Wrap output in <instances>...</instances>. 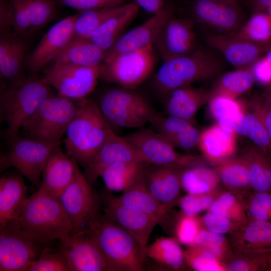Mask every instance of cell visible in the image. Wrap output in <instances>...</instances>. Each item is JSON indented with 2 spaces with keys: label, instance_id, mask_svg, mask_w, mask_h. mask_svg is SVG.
I'll list each match as a JSON object with an SVG mask.
<instances>
[{
  "label": "cell",
  "instance_id": "cell-1",
  "mask_svg": "<svg viewBox=\"0 0 271 271\" xmlns=\"http://www.w3.org/2000/svg\"><path fill=\"white\" fill-rule=\"evenodd\" d=\"M65 134L67 155L85 168L115 132L101 113L97 101L86 98Z\"/></svg>",
  "mask_w": 271,
  "mask_h": 271
},
{
  "label": "cell",
  "instance_id": "cell-2",
  "mask_svg": "<svg viewBox=\"0 0 271 271\" xmlns=\"http://www.w3.org/2000/svg\"><path fill=\"white\" fill-rule=\"evenodd\" d=\"M223 68V63L215 52L199 47L189 54L163 61L152 85L157 95L163 98L175 89L213 78Z\"/></svg>",
  "mask_w": 271,
  "mask_h": 271
},
{
  "label": "cell",
  "instance_id": "cell-3",
  "mask_svg": "<svg viewBox=\"0 0 271 271\" xmlns=\"http://www.w3.org/2000/svg\"><path fill=\"white\" fill-rule=\"evenodd\" d=\"M88 229L95 238L109 271H144L147 257L137 240L99 212Z\"/></svg>",
  "mask_w": 271,
  "mask_h": 271
},
{
  "label": "cell",
  "instance_id": "cell-4",
  "mask_svg": "<svg viewBox=\"0 0 271 271\" xmlns=\"http://www.w3.org/2000/svg\"><path fill=\"white\" fill-rule=\"evenodd\" d=\"M13 221L46 243L67 238L72 232L71 221L59 198L39 190L28 198L20 214Z\"/></svg>",
  "mask_w": 271,
  "mask_h": 271
},
{
  "label": "cell",
  "instance_id": "cell-5",
  "mask_svg": "<svg viewBox=\"0 0 271 271\" xmlns=\"http://www.w3.org/2000/svg\"><path fill=\"white\" fill-rule=\"evenodd\" d=\"M44 78L30 77L3 89L0 96L1 119L7 124L5 136L11 143L19 136L24 123L39 106L53 94Z\"/></svg>",
  "mask_w": 271,
  "mask_h": 271
},
{
  "label": "cell",
  "instance_id": "cell-6",
  "mask_svg": "<svg viewBox=\"0 0 271 271\" xmlns=\"http://www.w3.org/2000/svg\"><path fill=\"white\" fill-rule=\"evenodd\" d=\"M83 99L51 95L24 123L20 130L22 138L51 143H61Z\"/></svg>",
  "mask_w": 271,
  "mask_h": 271
},
{
  "label": "cell",
  "instance_id": "cell-7",
  "mask_svg": "<svg viewBox=\"0 0 271 271\" xmlns=\"http://www.w3.org/2000/svg\"><path fill=\"white\" fill-rule=\"evenodd\" d=\"M96 101L114 131L118 128H143L156 112L142 94L120 86L107 89Z\"/></svg>",
  "mask_w": 271,
  "mask_h": 271
},
{
  "label": "cell",
  "instance_id": "cell-8",
  "mask_svg": "<svg viewBox=\"0 0 271 271\" xmlns=\"http://www.w3.org/2000/svg\"><path fill=\"white\" fill-rule=\"evenodd\" d=\"M153 46L123 53L102 63L100 78L118 86L135 89L153 71L155 63Z\"/></svg>",
  "mask_w": 271,
  "mask_h": 271
},
{
  "label": "cell",
  "instance_id": "cell-9",
  "mask_svg": "<svg viewBox=\"0 0 271 271\" xmlns=\"http://www.w3.org/2000/svg\"><path fill=\"white\" fill-rule=\"evenodd\" d=\"M10 144L8 151L1 156V172L10 167L15 168L39 189L47 162L53 150L60 143L45 142L19 136Z\"/></svg>",
  "mask_w": 271,
  "mask_h": 271
},
{
  "label": "cell",
  "instance_id": "cell-10",
  "mask_svg": "<svg viewBox=\"0 0 271 271\" xmlns=\"http://www.w3.org/2000/svg\"><path fill=\"white\" fill-rule=\"evenodd\" d=\"M124 137L137 149L147 163L180 170L203 164L199 156L177 152L154 129L143 127Z\"/></svg>",
  "mask_w": 271,
  "mask_h": 271
},
{
  "label": "cell",
  "instance_id": "cell-11",
  "mask_svg": "<svg viewBox=\"0 0 271 271\" xmlns=\"http://www.w3.org/2000/svg\"><path fill=\"white\" fill-rule=\"evenodd\" d=\"M46 243L35 238L15 221L0 228V270L26 271Z\"/></svg>",
  "mask_w": 271,
  "mask_h": 271
},
{
  "label": "cell",
  "instance_id": "cell-12",
  "mask_svg": "<svg viewBox=\"0 0 271 271\" xmlns=\"http://www.w3.org/2000/svg\"><path fill=\"white\" fill-rule=\"evenodd\" d=\"M59 199L71 221V234L88 229L89 222L99 212L98 198L78 166L72 182Z\"/></svg>",
  "mask_w": 271,
  "mask_h": 271
},
{
  "label": "cell",
  "instance_id": "cell-13",
  "mask_svg": "<svg viewBox=\"0 0 271 271\" xmlns=\"http://www.w3.org/2000/svg\"><path fill=\"white\" fill-rule=\"evenodd\" d=\"M101 64L86 67L54 63L43 78L58 94L73 99H83L91 93L100 78Z\"/></svg>",
  "mask_w": 271,
  "mask_h": 271
},
{
  "label": "cell",
  "instance_id": "cell-14",
  "mask_svg": "<svg viewBox=\"0 0 271 271\" xmlns=\"http://www.w3.org/2000/svg\"><path fill=\"white\" fill-rule=\"evenodd\" d=\"M191 19L221 33H234L245 23L238 2L230 0H191Z\"/></svg>",
  "mask_w": 271,
  "mask_h": 271
},
{
  "label": "cell",
  "instance_id": "cell-15",
  "mask_svg": "<svg viewBox=\"0 0 271 271\" xmlns=\"http://www.w3.org/2000/svg\"><path fill=\"white\" fill-rule=\"evenodd\" d=\"M60 241L59 249L67 259L69 271H109L105 258L88 229Z\"/></svg>",
  "mask_w": 271,
  "mask_h": 271
},
{
  "label": "cell",
  "instance_id": "cell-16",
  "mask_svg": "<svg viewBox=\"0 0 271 271\" xmlns=\"http://www.w3.org/2000/svg\"><path fill=\"white\" fill-rule=\"evenodd\" d=\"M190 18L173 16L164 25L153 46L163 61L189 54L199 47Z\"/></svg>",
  "mask_w": 271,
  "mask_h": 271
},
{
  "label": "cell",
  "instance_id": "cell-17",
  "mask_svg": "<svg viewBox=\"0 0 271 271\" xmlns=\"http://www.w3.org/2000/svg\"><path fill=\"white\" fill-rule=\"evenodd\" d=\"M203 39L236 69L252 65L271 46V44L256 43L233 33H207Z\"/></svg>",
  "mask_w": 271,
  "mask_h": 271
},
{
  "label": "cell",
  "instance_id": "cell-18",
  "mask_svg": "<svg viewBox=\"0 0 271 271\" xmlns=\"http://www.w3.org/2000/svg\"><path fill=\"white\" fill-rule=\"evenodd\" d=\"M79 13L55 24L43 36L30 54L27 66L33 73L39 71L65 50L74 36V25Z\"/></svg>",
  "mask_w": 271,
  "mask_h": 271
},
{
  "label": "cell",
  "instance_id": "cell-19",
  "mask_svg": "<svg viewBox=\"0 0 271 271\" xmlns=\"http://www.w3.org/2000/svg\"><path fill=\"white\" fill-rule=\"evenodd\" d=\"M174 13L173 6L165 5L144 23L121 35L113 46L105 53L102 63L109 61L119 54L154 45L162 28L173 16Z\"/></svg>",
  "mask_w": 271,
  "mask_h": 271
},
{
  "label": "cell",
  "instance_id": "cell-20",
  "mask_svg": "<svg viewBox=\"0 0 271 271\" xmlns=\"http://www.w3.org/2000/svg\"><path fill=\"white\" fill-rule=\"evenodd\" d=\"M103 198V214L131 235L146 256L149 239L157 222L150 216L117 202L110 194Z\"/></svg>",
  "mask_w": 271,
  "mask_h": 271
},
{
  "label": "cell",
  "instance_id": "cell-21",
  "mask_svg": "<svg viewBox=\"0 0 271 271\" xmlns=\"http://www.w3.org/2000/svg\"><path fill=\"white\" fill-rule=\"evenodd\" d=\"M123 162L146 163L137 149L124 137L116 133L103 145L83 174L89 183H94L108 166Z\"/></svg>",
  "mask_w": 271,
  "mask_h": 271
},
{
  "label": "cell",
  "instance_id": "cell-22",
  "mask_svg": "<svg viewBox=\"0 0 271 271\" xmlns=\"http://www.w3.org/2000/svg\"><path fill=\"white\" fill-rule=\"evenodd\" d=\"M113 198L122 205L150 216L164 230H169L172 207L162 204L152 195L147 187L145 174L132 186Z\"/></svg>",
  "mask_w": 271,
  "mask_h": 271
},
{
  "label": "cell",
  "instance_id": "cell-23",
  "mask_svg": "<svg viewBox=\"0 0 271 271\" xmlns=\"http://www.w3.org/2000/svg\"><path fill=\"white\" fill-rule=\"evenodd\" d=\"M73 159L63 153L60 144L53 150L43 171L39 190L59 198L72 182L77 167Z\"/></svg>",
  "mask_w": 271,
  "mask_h": 271
},
{
  "label": "cell",
  "instance_id": "cell-24",
  "mask_svg": "<svg viewBox=\"0 0 271 271\" xmlns=\"http://www.w3.org/2000/svg\"><path fill=\"white\" fill-rule=\"evenodd\" d=\"M212 97L210 90L191 85L181 87L171 91L162 98L164 109L167 115L194 123L198 111Z\"/></svg>",
  "mask_w": 271,
  "mask_h": 271
},
{
  "label": "cell",
  "instance_id": "cell-25",
  "mask_svg": "<svg viewBox=\"0 0 271 271\" xmlns=\"http://www.w3.org/2000/svg\"><path fill=\"white\" fill-rule=\"evenodd\" d=\"M235 254L254 255L271 252V221L248 220L230 234Z\"/></svg>",
  "mask_w": 271,
  "mask_h": 271
},
{
  "label": "cell",
  "instance_id": "cell-26",
  "mask_svg": "<svg viewBox=\"0 0 271 271\" xmlns=\"http://www.w3.org/2000/svg\"><path fill=\"white\" fill-rule=\"evenodd\" d=\"M237 134L223 130L217 124L201 132L198 144L203 160L217 167L234 158L237 151Z\"/></svg>",
  "mask_w": 271,
  "mask_h": 271
},
{
  "label": "cell",
  "instance_id": "cell-27",
  "mask_svg": "<svg viewBox=\"0 0 271 271\" xmlns=\"http://www.w3.org/2000/svg\"><path fill=\"white\" fill-rule=\"evenodd\" d=\"M182 170L147 163L145 178L152 195L160 203L172 207L182 188Z\"/></svg>",
  "mask_w": 271,
  "mask_h": 271
},
{
  "label": "cell",
  "instance_id": "cell-28",
  "mask_svg": "<svg viewBox=\"0 0 271 271\" xmlns=\"http://www.w3.org/2000/svg\"><path fill=\"white\" fill-rule=\"evenodd\" d=\"M149 123L175 148L184 151L192 150L197 147L201 132L193 123L185 120L156 112Z\"/></svg>",
  "mask_w": 271,
  "mask_h": 271
},
{
  "label": "cell",
  "instance_id": "cell-29",
  "mask_svg": "<svg viewBox=\"0 0 271 271\" xmlns=\"http://www.w3.org/2000/svg\"><path fill=\"white\" fill-rule=\"evenodd\" d=\"M26 48L22 38L14 33L1 35L0 75L10 86L25 79L23 65Z\"/></svg>",
  "mask_w": 271,
  "mask_h": 271
},
{
  "label": "cell",
  "instance_id": "cell-30",
  "mask_svg": "<svg viewBox=\"0 0 271 271\" xmlns=\"http://www.w3.org/2000/svg\"><path fill=\"white\" fill-rule=\"evenodd\" d=\"M27 187L18 174L0 179V228L17 219L28 197Z\"/></svg>",
  "mask_w": 271,
  "mask_h": 271
},
{
  "label": "cell",
  "instance_id": "cell-31",
  "mask_svg": "<svg viewBox=\"0 0 271 271\" xmlns=\"http://www.w3.org/2000/svg\"><path fill=\"white\" fill-rule=\"evenodd\" d=\"M139 8L134 2L126 3L121 10L96 29L90 39L106 53L120 37L125 28L136 18Z\"/></svg>",
  "mask_w": 271,
  "mask_h": 271
},
{
  "label": "cell",
  "instance_id": "cell-32",
  "mask_svg": "<svg viewBox=\"0 0 271 271\" xmlns=\"http://www.w3.org/2000/svg\"><path fill=\"white\" fill-rule=\"evenodd\" d=\"M215 170L220 182L228 191L243 199L252 193L249 171L241 156L226 161Z\"/></svg>",
  "mask_w": 271,
  "mask_h": 271
},
{
  "label": "cell",
  "instance_id": "cell-33",
  "mask_svg": "<svg viewBox=\"0 0 271 271\" xmlns=\"http://www.w3.org/2000/svg\"><path fill=\"white\" fill-rule=\"evenodd\" d=\"M146 164L139 162L115 163L105 168L100 177L107 190L122 192L144 176Z\"/></svg>",
  "mask_w": 271,
  "mask_h": 271
},
{
  "label": "cell",
  "instance_id": "cell-34",
  "mask_svg": "<svg viewBox=\"0 0 271 271\" xmlns=\"http://www.w3.org/2000/svg\"><path fill=\"white\" fill-rule=\"evenodd\" d=\"M105 53L90 39L74 38L54 62L86 67L96 66L102 63Z\"/></svg>",
  "mask_w": 271,
  "mask_h": 271
},
{
  "label": "cell",
  "instance_id": "cell-35",
  "mask_svg": "<svg viewBox=\"0 0 271 271\" xmlns=\"http://www.w3.org/2000/svg\"><path fill=\"white\" fill-rule=\"evenodd\" d=\"M241 157L248 166L252 191L271 193V155L252 146L247 148Z\"/></svg>",
  "mask_w": 271,
  "mask_h": 271
},
{
  "label": "cell",
  "instance_id": "cell-36",
  "mask_svg": "<svg viewBox=\"0 0 271 271\" xmlns=\"http://www.w3.org/2000/svg\"><path fill=\"white\" fill-rule=\"evenodd\" d=\"M210 113L223 130L235 132L238 122L245 117L247 103L241 99L213 96L209 101Z\"/></svg>",
  "mask_w": 271,
  "mask_h": 271
},
{
  "label": "cell",
  "instance_id": "cell-37",
  "mask_svg": "<svg viewBox=\"0 0 271 271\" xmlns=\"http://www.w3.org/2000/svg\"><path fill=\"white\" fill-rule=\"evenodd\" d=\"M146 257L171 270H183L186 265L184 250L177 239L172 237L157 238L148 245Z\"/></svg>",
  "mask_w": 271,
  "mask_h": 271
},
{
  "label": "cell",
  "instance_id": "cell-38",
  "mask_svg": "<svg viewBox=\"0 0 271 271\" xmlns=\"http://www.w3.org/2000/svg\"><path fill=\"white\" fill-rule=\"evenodd\" d=\"M255 82L252 65L226 72L216 81L210 90L212 96H222L232 99L238 97L251 89Z\"/></svg>",
  "mask_w": 271,
  "mask_h": 271
},
{
  "label": "cell",
  "instance_id": "cell-39",
  "mask_svg": "<svg viewBox=\"0 0 271 271\" xmlns=\"http://www.w3.org/2000/svg\"><path fill=\"white\" fill-rule=\"evenodd\" d=\"M220 181L215 169L198 165L182 170V188L188 194L201 195L217 191Z\"/></svg>",
  "mask_w": 271,
  "mask_h": 271
},
{
  "label": "cell",
  "instance_id": "cell-40",
  "mask_svg": "<svg viewBox=\"0 0 271 271\" xmlns=\"http://www.w3.org/2000/svg\"><path fill=\"white\" fill-rule=\"evenodd\" d=\"M125 4L79 13L75 22L74 38L90 39L96 29L108 19L121 10Z\"/></svg>",
  "mask_w": 271,
  "mask_h": 271
},
{
  "label": "cell",
  "instance_id": "cell-41",
  "mask_svg": "<svg viewBox=\"0 0 271 271\" xmlns=\"http://www.w3.org/2000/svg\"><path fill=\"white\" fill-rule=\"evenodd\" d=\"M208 212L224 216L241 224L249 220L244 199L229 191L217 196Z\"/></svg>",
  "mask_w": 271,
  "mask_h": 271
},
{
  "label": "cell",
  "instance_id": "cell-42",
  "mask_svg": "<svg viewBox=\"0 0 271 271\" xmlns=\"http://www.w3.org/2000/svg\"><path fill=\"white\" fill-rule=\"evenodd\" d=\"M233 34L256 43L271 44V16L263 12H254Z\"/></svg>",
  "mask_w": 271,
  "mask_h": 271
},
{
  "label": "cell",
  "instance_id": "cell-43",
  "mask_svg": "<svg viewBox=\"0 0 271 271\" xmlns=\"http://www.w3.org/2000/svg\"><path fill=\"white\" fill-rule=\"evenodd\" d=\"M245 120L246 137L255 146L271 155L270 138L257 111L249 102L246 104Z\"/></svg>",
  "mask_w": 271,
  "mask_h": 271
},
{
  "label": "cell",
  "instance_id": "cell-44",
  "mask_svg": "<svg viewBox=\"0 0 271 271\" xmlns=\"http://www.w3.org/2000/svg\"><path fill=\"white\" fill-rule=\"evenodd\" d=\"M202 246L211 251L221 262L225 264L234 254L226 238L222 234L202 228L191 245Z\"/></svg>",
  "mask_w": 271,
  "mask_h": 271
},
{
  "label": "cell",
  "instance_id": "cell-45",
  "mask_svg": "<svg viewBox=\"0 0 271 271\" xmlns=\"http://www.w3.org/2000/svg\"><path fill=\"white\" fill-rule=\"evenodd\" d=\"M186 264L196 271H224L225 266L206 248L198 245L188 246L184 251Z\"/></svg>",
  "mask_w": 271,
  "mask_h": 271
},
{
  "label": "cell",
  "instance_id": "cell-46",
  "mask_svg": "<svg viewBox=\"0 0 271 271\" xmlns=\"http://www.w3.org/2000/svg\"><path fill=\"white\" fill-rule=\"evenodd\" d=\"M29 9L32 33L44 27L56 18L57 12L52 0H26Z\"/></svg>",
  "mask_w": 271,
  "mask_h": 271
},
{
  "label": "cell",
  "instance_id": "cell-47",
  "mask_svg": "<svg viewBox=\"0 0 271 271\" xmlns=\"http://www.w3.org/2000/svg\"><path fill=\"white\" fill-rule=\"evenodd\" d=\"M249 220L271 221V193L253 192L245 202Z\"/></svg>",
  "mask_w": 271,
  "mask_h": 271
},
{
  "label": "cell",
  "instance_id": "cell-48",
  "mask_svg": "<svg viewBox=\"0 0 271 271\" xmlns=\"http://www.w3.org/2000/svg\"><path fill=\"white\" fill-rule=\"evenodd\" d=\"M26 271H69L67 259L60 251L46 247L32 261Z\"/></svg>",
  "mask_w": 271,
  "mask_h": 271
},
{
  "label": "cell",
  "instance_id": "cell-49",
  "mask_svg": "<svg viewBox=\"0 0 271 271\" xmlns=\"http://www.w3.org/2000/svg\"><path fill=\"white\" fill-rule=\"evenodd\" d=\"M270 253L254 255L234 254L233 256L225 263V269L227 271L266 270Z\"/></svg>",
  "mask_w": 271,
  "mask_h": 271
},
{
  "label": "cell",
  "instance_id": "cell-50",
  "mask_svg": "<svg viewBox=\"0 0 271 271\" xmlns=\"http://www.w3.org/2000/svg\"><path fill=\"white\" fill-rule=\"evenodd\" d=\"M13 10V33L25 38L32 33L31 17L26 0H10Z\"/></svg>",
  "mask_w": 271,
  "mask_h": 271
},
{
  "label": "cell",
  "instance_id": "cell-51",
  "mask_svg": "<svg viewBox=\"0 0 271 271\" xmlns=\"http://www.w3.org/2000/svg\"><path fill=\"white\" fill-rule=\"evenodd\" d=\"M202 228L199 218L183 213L175 227L176 239L183 244L191 246Z\"/></svg>",
  "mask_w": 271,
  "mask_h": 271
},
{
  "label": "cell",
  "instance_id": "cell-52",
  "mask_svg": "<svg viewBox=\"0 0 271 271\" xmlns=\"http://www.w3.org/2000/svg\"><path fill=\"white\" fill-rule=\"evenodd\" d=\"M215 199L214 193L201 195L188 194L178 199L177 202L183 213L196 216L199 213L208 210Z\"/></svg>",
  "mask_w": 271,
  "mask_h": 271
},
{
  "label": "cell",
  "instance_id": "cell-53",
  "mask_svg": "<svg viewBox=\"0 0 271 271\" xmlns=\"http://www.w3.org/2000/svg\"><path fill=\"white\" fill-rule=\"evenodd\" d=\"M205 229L219 234H230L238 229L242 225L224 216L208 212L200 219Z\"/></svg>",
  "mask_w": 271,
  "mask_h": 271
},
{
  "label": "cell",
  "instance_id": "cell-54",
  "mask_svg": "<svg viewBox=\"0 0 271 271\" xmlns=\"http://www.w3.org/2000/svg\"><path fill=\"white\" fill-rule=\"evenodd\" d=\"M127 0H58L62 4L80 12L118 6L126 3Z\"/></svg>",
  "mask_w": 271,
  "mask_h": 271
},
{
  "label": "cell",
  "instance_id": "cell-55",
  "mask_svg": "<svg viewBox=\"0 0 271 271\" xmlns=\"http://www.w3.org/2000/svg\"><path fill=\"white\" fill-rule=\"evenodd\" d=\"M249 102L257 111L271 141V97L265 91L261 95H254Z\"/></svg>",
  "mask_w": 271,
  "mask_h": 271
},
{
  "label": "cell",
  "instance_id": "cell-56",
  "mask_svg": "<svg viewBox=\"0 0 271 271\" xmlns=\"http://www.w3.org/2000/svg\"><path fill=\"white\" fill-rule=\"evenodd\" d=\"M255 81L262 85H271V67L265 56L258 58L252 65Z\"/></svg>",
  "mask_w": 271,
  "mask_h": 271
},
{
  "label": "cell",
  "instance_id": "cell-57",
  "mask_svg": "<svg viewBox=\"0 0 271 271\" xmlns=\"http://www.w3.org/2000/svg\"><path fill=\"white\" fill-rule=\"evenodd\" d=\"M13 30V10L10 0L0 2L1 35L11 33Z\"/></svg>",
  "mask_w": 271,
  "mask_h": 271
},
{
  "label": "cell",
  "instance_id": "cell-58",
  "mask_svg": "<svg viewBox=\"0 0 271 271\" xmlns=\"http://www.w3.org/2000/svg\"><path fill=\"white\" fill-rule=\"evenodd\" d=\"M138 5L146 12L155 14L165 6V0H133Z\"/></svg>",
  "mask_w": 271,
  "mask_h": 271
},
{
  "label": "cell",
  "instance_id": "cell-59",
  "mask_svg": "<svg viewBox=\"0 0 271 271\" xmlns=\"http://www.w3.org/2000/svg\"><path fill=\"white\" fill-rule=\"evenodd\" d=\"M247 3L254 12H264L271 7V0H247Z\"/></svg>",
  "mask_w": 271,
  "mask_h": 271
},
{
  "label": "cell",
  "instance_id": "cell-60",
  "mask_svg": "<svg viewBox=\"0 0 271 271\" xmlns=\"http://www.w3.org/2000/svg\"><path fill=\"white\" fill-rule=\"evenodd\" d=\"M264 56L271 67V46L269 47V48L268 49V50L265 53Z\"/></svg>",
  "mask_w": 271,
  "mask_h": 271
},
{
  "label": "cell",
  "instance_id": "cell-61",
  "mask_svg": "<svg viewBox=\"0 0 271 271\" xmlns=\"http://www.w3.org/2000/svg\"><path fill=\"white\" fill-rule=\"evenodd\" d=\"M266 270L271 271V253L269 254V255L267 268Z\"/></svg>",
  "mask_w": 271,
  "mask_h": 271
},
{
  "label": "cell",
  "instance_id": "cell-62",
  "mask_svg": "<svg viewBox=\"0 0 271 271\" xmlns=\"http://www.w3.org/2000/svg\"><path fill=\"white\" fill-rule=\"evenodd\" d=\"M271 97V85H269L265 91Z\"/></svg>",
  "mask_w": 271,
  "mask_h": 271
},
{
  "label": "cell",
  "instance_id": "cell-63",
  "mask_svg": "<svg viewBox=\"0 0 271 271\" xmlns=\"http://www.w3.org/2000/svg\"><path fill=\"white\" fill-rule=\"evenodd\" d=\"M268 14L271 16V7L269 8L267 10Z\"/></svg>",
  "mask_w": 271,
  "mask_h": 271
},
{
  "label": "cell",
  "instance_id": "cell-64",
  "mask_svg": "<svg viewBox=\"0 0 271 271\" xmlns=\"http://www.w3.org/2000/svg\"><path fill=\"white\" fill-rule=\"evenodd\" d=\"M230 1H233L238 2V0H230Z\"/></svg>",
  "mask_w": 271,
  "mask_h": 271
}]
</instances>
